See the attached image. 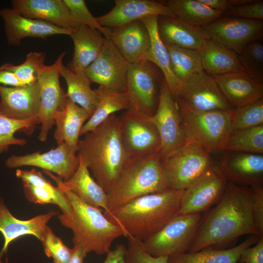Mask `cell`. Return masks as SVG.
<instances>
[{"label":"cell","mask_w":263,"mask_h":263,"mask_svg":"<svg viewBox=\"0 0 263 263\" xmlns=\"http://www.w3.org/2000/svg\"><path fill=\"white\" fill-rule=\"evenodd\" d=\"M247 234L261 237L253 219L250 188L227 182L221 200L201 219L188 251L229 243Z\"/></svg>","instance_id":"1"},{"label":"cell","mask_w":263,"mask_h":263,"mask_svg":"<svg viewBox=\"0 0 263 263\" xmlns=\"http://www.w3.org/2000/svg\"><path fill=\"white\" fill-rule=\"evenodd\" d=\"M84 135L78 141L77 155L107 193L130 159L121 139L118 116L112 114Z\"/></svg>","instance_id":"2"},{"label":"cell","mask_w":263,"mask_h":263,"mask_svg":"<svg viewBox=\"0 0 263 263\" xmlns=\"http://www.w3.org/2000/svg\"><path fill=\"white\" fill-rule=\"evenodd\" d=\"M184 190H167L134 199L111 213L104 214L119 226L125 237L142 241L178 215Z\"/></svg>","instance_id":"3"},{"label":"cell","mask_w":263,"mask_h":263,"mask_svg":"<svg viewBox=\"0 0 263 263\" xmlns=\"http://www.w3.org/2000/svg\"><path fill=\"white\" fill-rule=\"evenodd\" d=\"M43 171L55 181L70 203L71 215L60 214L58 219L63 226L72 231L74 245L81 247L87 254L94 252L103 255L111 250L112 243L116 239L125 237L121 228L108 220L102 209L80 199L65 187L60 177L49 171Z\"/></svg>","instance_id":"4"},{"label":"cell","mask_w":263,"mask_h":263,"mask_svg":"<svg viewBox=\"0 0 263 263\" xmlns=\"http://www.w3.org/2000/svg\"><path fill=\"white\" fill-rule=\"evenodd\" d=\"M169 189L159 153L130 159L107 193L111 213L137 197Z\"/></svg>","instance_id":"5"},{"label":"cell","mask_w":263,"mask_h":263,"mask_svg":"<svg viewBox=\"0 0 263 263\" xmlns=\"http://www.w3.org/2000/svg\"><path fill=\"white\" fill-rule=\"evenodd\" d=\"M177 103L186 141L196 143L209 153L222 151L232 131L233 108L198 112Z\"/></svg>","instance_id":"6"},{"label":"cell","mask_w":263,"mask_h":263,"mask_svg":"<svg viewBox=\"0 0 263 263\" xmlns=\"http://www.w3.org/2000/svg\"><path fill=\"white\" fill-rule=\"evenodd\" d=\"M161 70L153 62L143 60L129 63L125 92L129 109L147 117L155 113L165 80Z\"/></svg>","instance_id":"7"},{"label":"cell","mask_w":263,"mask_h":263,"mask_svg":"<svg viewBox=\"0 0 263 263\" xmlns=\"http://www.w3.org/2000/svg\"><path fill=\"white\" fill-rule=\"evenodd\" d=\"M169 189L184 190L214 162L210 153L199 145L187 142L161 158Z\"/></svg>","instance_id":"8"},{"label":"cell","mask_w":263,"mask_h":263,"mask_svg":"<svg viewBox=\"0 0 263 263\" xmlns=\"http://www.w3.org/2000/svg\"><path fill=\"white\" fill-rule=\"evenodd\" d=\"M201 213L178 214L160 230L143 240L154 257L176 255L188 251L201 220Z\"/></svg>","instance_id":"9"},{"label":"cell","mask_w":263,"mask_h":263,"mask_svg":"<svg viewBox=\"0 0 263 263\" xmlns=\"http://www.w3.org/2000/svg\"><path fill=\"white\" fill-rule=\"evenodd\" d=\"M66 54L62 52L53 64L45 65L38 78L40 100L38 118L41 124L38 139L42 142L47 140L48 133L55 125V115L65 107L68 100L59 82L62 60Z\"/></svg>","instance_id":"10"},{"label":"cell","mask_w":263,"mask_h":263,"mask_svg":"<svg viewBox=\"0 0 263 263\" xmlns=\"http://www.w3.org/2000/svg\"><path fill=\"white\" fill-rule=\"evenodd\" d=\"M118 117L121 139L129 159L159 153L160 136L149 117L126 110Z\"/></svg>","instance_id":"11"},{"label":"cell","mask_w":263,"mask_h":263,"mask_svg":"<svg viewBox=\"0 0 263 263\" xmlns=\"http://www.w3.org/2000/svg\"><path fill=\"white\" fill-rule=\"evenodd\" d=\"M176 101L189 110L198 112L233 108L214 77L203 70L194 72L188 77Z\"/></svg>","instance_id":"12"},{"label":"cell","mask_w":263,"mask_h":263,"mask_svg":"<svg viewBox=\"0 0 263 263\" xmlns=\"http://www.w3.org/2000/svg\"><path fill=\"white\" fill-rule=\"evenodd\" d=\"M149 119L156 127L160 136V158L187 142L177 102L172 96L165 79L161 87L157 109Z\"/></svg>","instance_id":"13"},{"label":"cell","mask_w":263,"mask_h":263,"mask_svg":"<svg viewBox=\"0 0 263 263\" xmlns=\"http://www.w3.org/2000/svg\"><path fill=\"white\" fill-rule=\"evenodd\" d=\"M209 39L237 54L250 42L263 41V21L235 17H222L202 27Z\"/></svg>","instance_id":"14"},{"label":"cell","mask_w":263,"mask_h":263,"mask_svg":"<svg viewBox=\"0 0 263 263\" xmlns=\"http://www.w3.org/2000/svg\"><path fill=\"white\" fill-rule=\"evenodd\" d=\"M227 181L214 164L184 190L178 214L201 213L222 198Z\"/></svg>","instance_id":"15"},{"label":"cell","mask_w":263,"mask_h":263,"mask_svg":"<svg viewBox=\"0 0 263 263\" xmlns=\"http://www.w3.org/2000/svg\"><path fill=\"white\" fill-rule=\"evenodd\" d=\"M129 66V63L113 42L105 38L100 54L85 72L91 83L115 92H124Z\"/></svg>","instance_id":"16"},{"label":"cell","mask_w":263,"mask_h":263,"mask_svg":"<svg viewBox=\"0 0 263 263\" xmlns=\"http://www.w3.org/2000/svg\"><path fill=\"white\" fill-rule=\"evenodd\" d=\"M79 162V158L76 152L64 143L44 153L39 151L24 155H12L6 160L5 164L10 169L24 166L40 168L56 174L66 181L74 174Z\"/></svg>","instance_id":"17"},{"label":"cell","mask_w":263,"mask_h":263,"mask_svg":"<svg viewBox=\"0 0 263 263\" xmlns=\"http://www.w3.org/2000/svg\"><path fill=\"white\" fill-rule=\"evenodd\" d=\"M216 166L227 182L247 187L263 186V154L226 150Z\"/></svg>","instance_id":"18"},{"label":"cell","mask_w":263,"mask_h":263,"mask_svg":"<svg viewBox=\"0 0 263 263\" xmlns=\"http://www.w3.org/2000/svg\"><path fill=\"white\" fill-rule=\"evenodd\" d=\"M0 16L4 22L7 42L11 46H19L22 40L27 38L45 39L57 35L71 37L74 31L44 20L25 17L13 8L0 9Z\"/></svg>","instance_id":"19"},{"label":"cell","mask_w":263,"mask_h":263,"mask_svg":"<svg viewBox=\"0 0 263 263\" xmlns=\"http://www.w3.org/2000/svg\"><path fill=\"white\" fill-rule=\"evenodd\" d=\"M40 107L38 81L19 87L0 85V114L15 120H28L38 118Z\"/></svg>","instance_id":"20"},{"label":"cell","mask_w":263,"mask_h":263,"mask_svg":"<svg viewBox=\"0 0 263 263\" xmlns=\"http://www.w3.org/2000/svg\"><path fill=\"white\" fill-rule=\"evenodd\" d=\"M110 30L109 39L129 63L148 60L150 38L148 28L141 19Z\"/></svg>","instance_id":"21"},{"label":"cell","mask_w":263,"mask_h":263,"mask_svg":"<svg viewBox=\"0 0 263 263\" xmlns=\"http://www.w3.org/2000/svg\"><path fill=\"white\" fill-rule=\"evenodd\" d=\"M109 12L96 17L104 27L116 28L150 16H175L159 0H115Z\"/></svg>","instance_id":"22"},{"label":"cell","mask_w":263,"mask_h":263,"mask_svg":"<svg viewBox=\"0 0 263 263\" xmlns=\"http://www.w3.org/2000/svg\"><path fill=\"white\" fill-rule=\"evenodd\" d=\"M16 176L22 181L24 194L30 202L41 205H56L62 214L70 216L72 214L70 203L63 191L52 183L39 171L18 169Z\"/></svg>","instance_id":"23"},{"label":"cell","mask_w":263,"mask_h":263,"mask_svg":"<svg viewBox=\"0 0 263 263\" xmlns=\"http://www.w3.org/2000/svg\"><path fill=\"white\" fill-rule=\"evenodd\" d=\"M11 3L13 9L28 18L44 20L73 31L80 25L63 0H13Z\"/></svg>","instance_id":"24"},{"label":"cell","mask_w":263,"mask_h":263,"mask_svg":"<svg viewBox=\"0 0 263 263\" xmlns=\"http://www.w3.org/2000/svg\"><path fill=\"white\" fill-rule=\"evenodd\" d=\"M57 213V211L50 210L28 220H20L12 214L3 199L0 198V232L4 238L0 254L3 256L12 242L24 235H33L41 242L47 224Z\"/></svg>","instance_id":"25"},{"label":"cell","mask_w":263,"mask_h":263,"mask_svg":"<svg viewBox=\"0 0 263 263\" xmlns=\"http://www.w3.org/2000/svg\"><path fill=\"white\" fill-rule=\"evenodd\" d=\"M157 27L160 39L167 45L200 51L209 39L201 27L175 16H158Z\"/></svg>","instance_id":"26"},{"label":"cell","mask_w":263,"mask_h":263,"mask_svg":"<svg viewBox=\"0 0 263 263\" xmlns=\"http://www.w3.org/2000/svg\"><path fill=\"white\" fill-rule=\"evenodd\" d=\"M213 76L233 108L263 98V83L253 79L245 72Z\"/></svg>","instance_id":"27"},{"label":"cell","mask_w":263,"mask_h":263,"mask_svg":"<svg viewBox=\"0 0 263 263\" xmlns=\"http://www.w3.org/2000/svg\"><path fill=\"white\" fill-rule=\"evenodd\" d=\"M99 31L81 24L71 37L74 44L72 60L67 67L74 73L85 72L100 54L105 38Z\"/></svg>","instance_id":"28"},{"label":"cell","mask_w":263,"mask_h":263,"mask_svg":"<svg viewBox=\"0 0 263 263\" xmlns=\"http://www.w3.org/2000/svg\"><path fill=\"white\" fill-rule=\"evenodd\" d=\"M90 117L84 109L68 98L65 107L54 116V137L57 145L65 143L76 153L81 130Z\"/></svg>","instance_id":"29"},{"label":"cell","mask_w":263,"mask_h":263,"mask_svg":"<svg viewBox=\"0 0 263 263\" xmlns=\"http://www.w3.org/2000/svg\"><path fill=\"white\" fill-rule=\"evenodd\" d=\"M200 52L203 69L209 75L244 72L238 54L219 42L207 39Z\"/></svg>","instance_id":"30"},{"label":"cell","mask_w":263,"mask_h":263,"mask_svg":"<svg viewBox=\"0 0 263 263\" xmlns=\"http://www.w3.org/2000/svg\"><path fill=\"white\" fill-rule=\"evenodd\" d=\"M158 16H150L141 19L148 28L150 38L151 47L148 60L161 70L172 96L176 100L183 84L172 72L168 50L158 35Z\"/></svg>","instance_id":"31"},{"label":"cell","mask_w":263,"mask_h":263,"mask_svg":"<svg viewBox=\"0 0 263 263\" xmlns=\"http://www.w3.org/2000/svg\"><path fill=\"white\" fill-rule=\"evenodd\" d=\"M63 183L67 188L86 204L100 208L104 211L107 210L106 192L91 176L89 169L80 160L73 176Z\"/></svg>","instance_id":"32"},{"label":"cell","mask_w":263,"mask_h":263,"mask_svg":"<svg viewBox=\"0 0 263 263\" xmlns=\"http://www.w3.org/2000/svg\"><path fill=\"white\" fill-rule=\"evenodd\" d=\"M261 237L250 235L244 242L228 249L206 247L194 252L169 257L168 263H238L244 250L257 243Z\"/></svg>","instance_id":"33"},{"label":"cell","mask_w":263,"mask_h":263,"mask_svg":"<svg viewBox=\"0 0 263 263\" xmlns=\"http://www.w3.org/2000/svg\"><path fill=\"white\" fill-rule=\"evenodd\" d=\"M94 90L98 96V103L92 115L83 126L80 136L94 131L115 112L129 109V103L125 92H115L101 86Z\"/></svg>","instance_id":"34"},{"label":"cell","mask_w":263,"mask_h":263,"mask_svg":"<svg viewBox=\"0 0 263 263\" xmlns=\"http://www.w3.org/2000/svg\"><path fill=\"white\" fill-rule=\"evenodd\" d=\"M174 15L194 26L203 27L223 17V13L215 10L199 0H159Z\"/></svg>","instance_id":"35"},{"label":"cell","mask_w":263,"mask_h":263,"mask_svg":"<svg viewBox=\"0 0 263 263\" xmlns=\"http://www.w3.org/2000/svg\"><path fill=\"white\" fill-rule=\"evenodd\" d=\"M60 75L67 84L68 98L84 109L91 116L96 109L98 98L92 89V83L85 72L74 73L62 64Z\"/></svg>","instance_id":"36"},{"label":"cell","mask_w":263,"mask_h":263,"mask_svg":"<svg viewBox=\"0 0 263 263\" xmlns=\"http://www.w3.org/2000/svg\"><path fill=\"white\" fill-rule=\"evenodd\" d=\"M165 46L172 72L183 85L191 74L203 70L200 51L167 45Z\"/></svg>","instance_id":"37"},{"label":"cell","mask_w":263,"mask_h":263,"mask_svg":"<svg viewBox=\"0 0 263 263\" xmlns=\"http://www.w3.org/2000/svg\"><path fill=\"white\" fill-rule=\"evenodd\" d=\"M263 153V125L232 130L222 151Z\"/></svg>","instance_id":"38"},{"label":"cell","mask_w":263,"mask_h":263,"mask_svg":"<svg viewBox=\"0 0 263 263\" xmlns=\"http://www.w3.org/2000/svg\"><path fill=\"white\" fill-rule=\"evenodd\" d=\"M38 118L18 120L0 113V153L6 151L11 145H24L26 140L18 138L15 133L19 131L31 133L36 125L39 124Z\"/></svg>","instance_id":"39"},{"label":"cell","mask_w":263,"mask_h":263,"mask_svg":"<svg viewBox=\"0 0 263 263\" xmlns=\"http://www.w3.org/2000/svg\"><path fill=\"white\" fill-rule=\"evenodd\" d=\"M46 54L42 52H30L25 61L18 65L6 63L0 67L13 73L25 85L37 82L39 73L45 66Z\"/></svg>","instance_id":"40"},{"label":"cell","mask_w":263,"mask_h":263,"mask_svg":"<svg viewBox=\"0 0 263 263\" xmlns=\"http://www.w3.org/2000/svg\"><path fill=\"white\" fill-rule=\"evenodd\" d=\"M238 56L244 72L253 79L263 83V41L249 43Z\"/></svg>","instance_id":"41"},{"label":"cell","mask_w":263,"mask_h":263,"mask_svg":"<svg viewBox=\"0 0 263 263\" xmlns=\"http://www.w3.org/2000/svg\"><path fill=\"white\" fill-rule=\"evenodd\" d=\"M231 125L232 130L263 125V98L233 108Z\"/></svg>","instance_id":"42"},{"label":"cell","mask_w":263,"mask_h":263,"mask_svg":"<svg viewBox=\"0 0 263 263\" xmlns=\"http://www.w3.org/2000/svg\"><path fill=\"white\" fill-rule=\"evenodd\" d=\"M41 242L45 255L47 257L52 258L54 263H68L73 248L67 246L50 227L47 226L45 228Z\"/></svg>","instance_id":"43"},{"label":"cell","mask_w":263,"mask_h":263,"mask_svg":"<svg viewBox=\"0 0 263 263\" xmlns=\"http://www.w3.org/2000/svg\"><path fill=\"white\" fill-rule=\"evenodd\" d=\"M70 10L73 16L77 22L80 24L86 25L91 28L101 32L104 37L109 39L110 29L102 26L97 21L88 8L84 0H63Z\"/></svg>","instance_id":"44"},{"label":"cell","mask_w":263,"mask_h":263,"mask_svg":"<svg viewBox=\"0 0 263 263\" xmlns=\"http://www.w3.org/2000/svg\"><path fill=\"white\" fill-rule=\"evenodd\" d=\"M126 247V263H168L169 257H154L144 247L142 240L128 237Z\"/></svg>","instance_id":"45"},{"label":"cell","mask_w":263,"mask_h":263,"mask_svg":"<svg viewBox=\"0 0 263 263\" xmlns=\"http://www.w3.org/2000/svg\"><path fill=\"white\" fill-rule=\"evenodd\" d=\"M225 17L263 20V1L258 0L254 3L231 7L223 13V17Z\"/></svg>","instance_id":"46"},{"label":"cell","mask_w":263,"mask_h":263,"mask_svg":"<svg viewBox=\"0 0 263 263\" xmlns=\"http://www.w3.org/2000/svg\"><path fill=\"white\" fill-rule=\"evenodd\" d=\"M252 211L255 224L260 236H263V187H250Z\"/></svg>","instance_id":"47"},{"label":"cell","mask_w":263,"mask_h":263,"mask_svg":"<svg viewBox=\"0 0 263 263\" xmlns=\"http://www.w3.org/2000/svg\"><path fill=\"white\" fill-rule=\"evenodd\" d=\"M238 263H263V236L260 237L254 246H250L243 250Z\"/></svg>","instance_id":"48"},{"label":"cell","mask_w":263,"mask_h":263,"mask_svg":"<svg viewBox=\"0 0 263 263\" xmlns=\"http://www.w3.org/2000/svg\"><path fill=\"white\" fill-rule=\"evenodd\" d=\"M126 246L124 244H118L113 250L107 253L103 263H126Z\"/></svg>","instance_id":"49"},{"label":"cell","mask_w":263,"mask_h":263,"mask_svg":"<svg viewBox=\"0 0 263 263\" xmlns=\"http://www.w3.org/2000/svg\"><path fill=\"white\" fill-rule=\"evenodd\" d=\"M0 85H8L11 87L25 86L12 72L0 67Z\"/></svg>","instance_id":"50"},{"label":"cell","mask_w":263,"mask_h":263,"mask_svg":"<svg viewBox=\"0 0 263 263\" xmlns=\"http://www.w3.org/2000/svg\"><path fill=\"white\" fill-rule=\"evenodd\" d=\"M209 7L221 12H224L230 8V0H199Z\"/></svg>","instance_id":"51"},{"label":"cell","mask_w":263,"mask_h":263,"mask_svg":"<svg viewBox=\"0 0 263 263\" xmlns=\"http://www.w3.org/2000/svg\"><path fill=\"white\" fill-rule=\"evenodd\" d=\"M87 254L81 247L74 245L73 252L68 263H83Z\"/></svg>","instance_id":"52"},{"label":"cell","mask_w":263,"mask_h":263,"mask_svg":"<svg viewBox=\"0 0 263 263\" xmlns=\"http://www.w3.org/2000/svg\"><path fill=\"white\" fill-rule=\"evenodd\" d=\"M0 263H8V261L4 262L2 259V256L0 254Z\"/></svg>","instance_id":"53"}]
</instances>
